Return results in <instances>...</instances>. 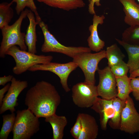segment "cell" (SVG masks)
<instances>
[{
	"label": "cell",
	"mask_w": 139,
	"mask_h": 139,
	"mask_svg": "<svg viewBox=\"0 0 139 139\" xmlns=\"http://www.w3.org/2000/svg\"><path fill=\"white\" fill-rule=\"evenodd\" d=\"M138 1V2L139 3V0H137Z\"/></svg>",
	"instance_id": "cell-34"
},
{
	"label": "cell",
	"mask_w": 139,
	"mask_h": 139,
	"mask_svg": "<svg viewBox=\"0 0 139 139\" xmlns=\"http://www.w3.org/2000/svg\"><path fill=\"white\" fill-rule=\"evenodd\" d=\"M125 14L124 22L129 26L139 25V4L135 0H118Z\"/></svg>",
	"instance_id": "cell-15"
},
{
	"label": "cell",
	"mask_w": 139,
	"mask_h": 139,
	"mask_svg": "<svg viewBox=\"0 0 139 139\" xmlns=\"http://www.w3.org/2000/svg\"><path fill=\"white\" fill-rule=\"evenodd\" d=\"M126 100H121L117 97L112 99L114 114L109 121V124L113 129H119L121 113L125 105Z\"/></svg>",
	"instance_id": "cell-20"
},
{
	"label": "cell",
	"mask_w": 139,
	"mask_h": 139,
	"mask_svg": "<svg viewBox=\"0 0 139 139\" xmlns=\"http://www.w3.org/2000/svg\"><path fill=\"white\" fill-rule=\"evenodd\" d=\"M6 55L11 56L14 59L16 65L13 68V71L16 75L25 72L35 65L50 62L53 59L51 55H38L22 50L16 45L10 48L6 52Z\"/></svg>",
	"instance_id": "cell-4"
},
{
	"label": "cell",
	"mask_w": 139,
	"mask_h": 139,
	"mask_svg": "<svg viewBox=\"0 0 139 139\" xmlns=\"http://www.w3.org/2000/svg\"><path fill=\"white\" fill-rule=\"evenodd\" d=\"M3 2L0 4V29L9 25L14 16V11L11 6L13 4Z\"/></svg>",
	"instance_id": "cell-23"
},
{
	"label": "cell",
	"mask_w": 139,
	"mask_h": 139,
	"mask_svg": "<svg viewBox=\"0 0 139 139\" xmlns=\"http://www.w3.org/2000/svg\"><path fill=\"white\" fill-rule=\"evenodd\" d=\"M130 87L135 100L139 101V77L131 79Z\"/></svg>",
	"instance_id": "cell-29"
},
{
	"label": "cell",
	"mask_w": 139,
	"mask_h": 139,
	"mask_svg": "<svg viewBox=\"0 0 139 139\" xmlns=\"http://www.w3.org/2000/svg\"><path fill=\"white\" fill-rule=\"evenodd\" d=\"M13 77L11 75L0 77V85L4 86L7 82L11 81Z\"/></svg>",
	"instance_id": "cell-32"
},
{
	"label": "cell",
	"mask_w": 139,
	"mask_h": 139,
	"mask_svg": "<svg viewBox=\"0 0 139 139\" xmlns=\"http://www.w3.org/2000/svg\"><path fill=\"white\" fill-rule=\"evenodd\" d=\"M78 67L73 61L65 63L51 62L44 64H37L29 68L31 72L38 71H49L55 74L60 79L62 86L66 92L71 90L68 87L67 80L70 74Z\"/></svg>",
	"instance_id": "cell-8"
},
{
	"label": "cell",
	"mask_w": 139,
	"mask_h": 139,
	"mask_svg": "<svg viewBox=\"0 0 139 139\" xmlns=\"http://www.w3.org/2000/svg\"><path fill=\"white\" fill-rule=\"evenodd\" d=\"M61 101L55 86L47 82H37L26 94L25 104L36 116L46 117L55 114Z\"/></svg>",
	"instance_id": "cell-1"
},
{
	"label": "cell",
	"mask_w": 139,
	"mask_h": 139,
	"mask_svg": "<svg viewBox=\"0 0 139 139\" xmlns=\"http://www.w3.org/2000/svg\"><path fill=\"white\" fill-rule=\"evenodd\" d=\"M74 103L81 108L91 107L98 96L97 86L85 82L78 83L72 89Z\"/></svg>",
	"instance_id": "cell-7"
},
{
	"label": "cell",
	"mask_w": 139,
	"mask_h": 139,
	"mask_svg": "<svg viewBox=\"0 0 139 139\" xmlns=\"http://www.w3.org/2000/svg\"><path fill=\"white\" fill-rule=\"evenodd\" d=\"M51 7L68 11L84 7L83 0H37Z\"/></svg>",
	"instance_id": "cell-19"
},
{
	"label": "cell",
	"mask_w": 139,
	"mask_h": 139,
	"mask_svg": "<svg viewBox=\"0 0 139 139\" xmlns=\"http://www.w3.org/2000/svg\"><path fill=\"white\" fill-rule=\"evenodd\" d=\"M36 19L38 24L41 29L44 38V41L41 48L42 52L61 53L72 58L80 53L91 52V50L89 47L66 46L61 44L50 32L47 25L42 20L40 16Z\"/></svg>",
	"instance_id": "cell-3"
},
{
	"label": "cell",
	"mask_w": 139,
	"mask_h": 139,
	"mask_svg": "<svg viewBox=\"0 0 139 139\" xmlns=\"http://www.w3.org/2000/svg\"><path fill=\"white\" fill-rule=\"evenodd\" d=\"M10 84L8 83L0 90V106L2 105L3 99L4 97V94L8 91L10 86Z\"/></svg>",
	"instance_id": "cell-31"
},
{
	"label": "cell",
	"mask_w": 139,
	"mask_h": 139,
	"mask_svg": "<svg viewBox=\"0 0 139 139\" xmlns=\"http://www.w3.org/2000/svg\"><path fill=\"white\" fill-rule=\"evenodd\" d=\"M106 51L108 66L110 67L123 60L125 57L116 44L107 47Z\"/></svg>",
	"instance_id": "cell-22"
},
{
	"label": "cell",
	"mask_w": 139,
	"mask_h": 139,
	"mask_svg": "<svg viewBox=\"0 0 139 139\" xmlns=\"http://www.w3.org/2000/svg\"><path fill=\"white\" fill-rule=\"evenodd\" d=\"M82 129L79 139H95L98 136L99 128L95 118L87 114L79 113Z\"/></svg>",
	"instance_id": "cell-14"
},
{
	"label": "cell",
	"mask_w": 139,
	"mask_h": 139,
	"mask_svg": "<svg viewBox=\"0 0 139 139\" xmlns=\"http://www.w3.org/2000/svg\"><path fill=\"white\" fill-rule=\"evenodd\" d=\"M11 2L16 3L15 9L18 15L20 14L25 7H27L33 12L35 17L39 16L33 0H12Z\"/></svg>",
	"instance_id": "cell-26"
},
{
	"label": "cell",
	"mask_w": 139,
	"mask_h": 139,
	"mask_svg": "<svg viewBox=\"0 0 139 139\" xmlns=\"http://www.w3.org/2000/svg\"><path fill=\"white\" fill-rule=\"evenodd\" d=\"M119 129L131 134L139 132V114L132 99L129 96L121 113Z\"/></svg>",
	"instance_id": "cell-10"
},
{
	"label": "cell",
	"mask_w": 139,
	"mask_h": 139,
	"mask_svg": "<svg viewBox=\"0 0 139 139\" xmlns=\"http://www.w3.org/2000/svg\"><path fill=\"white\" fill-rule=\"evenodd\" d=\"M3 124L0 132V139H7L12 131L15 120L14 112L2 116Z\"/></svg>",
	"instance_id": "cell-25"
},
{
	"label": "cell",
	"mask_w": 139,
	"mask_h": 139,
	"mask_svg": "<svg viewBox=\"0 0 139 139\" xmlns=\"http://www.w3.org/2000/svg\"><path fill=\"white\" fill-rule=\"evenodd\" d=\"M115 39L128 54V59L127 64L130 73L139 67V46L128 44L118 38Z\"/></svg>",
	"instance_id": "cell-17"
},
{
	"label": "cell",
	"mask_w": 139,
	"mask_h": 139,
	"mask_svg": "<svg viewBox=\"0 0 139 139\" xmlns=\"http://www.w3.org/2000/svg\"><path fill=\"white\" fill-rule=\"evenodd\" d=\"M122 40L130 44L139 46V25L126 29L122 34Z\"/></svg>",
	"instance_id": "cell-24"
},
{
	"label": "cell",
	"mask_w": 139,
	"mask_h": 139,
	"mask_svg": "<svg viewBox=\"0 0 139 139\" xmlns=\"http://www.w3.org/2000/svg\"><path fill=\"white\" fill-rule=\"evenodd\" d=\"M29 10L27 8L24 10L12 24L6 25L1 29L2 39L0 47L1 58L5 57L7 51L14 45L18 46L22 50H27L25 41V34L21 32V29L22 21L27 17Z\"/></svg>",
	"instance_id": "cell-2"
},
{
	"label": "cell",
	"mask_w": 139,
	"mask_h": 139,
	"mask_svg": "<svg viewBox=\"0 0 139 139\" xmlns=\"http://www.w3.org/2000/svg\"><path fill=\"white\" fill-rule=\"evenodd\" d=\"M81 118L78 114L76 122L71 128L70 132L72 136L75 139H79L82 129Z\"/></svg>",
	"instance_id": "cell-28"
},
{
	"label": "cell",
	"mask_w": 139,
	"mask_h": 139,
	"mask_svg": "<svg viewBox=\"0 0 139 139\" xmlns=\"http://www.w3.org/2000/svg\"><path fill=\"white\" fill-rule=\"evenodd\" d=\"M34 14L30 10L27 15L29 24L26 30L25 41L28 48V51L35 54L37 52L36 44L37 41L36 28L38 23Z\"/></svg>",
	"instance_id": "cell-16"
},
{
	"label": "cell",
	"mask_w": 139,
	"mask_h": 139,
	"mask_svg": "<svg viewBox=\"0 0 139 139\" xmlns=\"http://www.w3.org/2000/svg\"><path fill=\"white\" fill-rule=\"evenodd\" d=\"M91 108L99 114L101 128L105 130L108 120L114 114L112 99L108 100L98 97Z\"/></svg>",
	"instance_id": "cell-12"
},
{
	"label": "cell",
	"mask_w": 139,
	"mask_h": 139,
	"mask_svg": "<svg viewBox=\"0 0 139 139\" xmlns=\"http://www.w3.org/2000/svg\"><path fill=\"white\" fill-rule=\"evenodd\" d=\"M106 51L102 50L95 53L84 52L80 53L72 58L82 71L84 75V82L95 84V73L99 68L98 64L103 59L106 58Z\"/></svg>",
	"instance_id": "cell-6"
},
{
	"label": "cell",
	"mask_w": 139,
	"mask_h": 139,
	"mask_svg": "<svg viewBox=\"0 0 139 139\" xmlns=\"http://www.w3.org/2000/svg\"><path fill=\"white\" fill-rule=\"evenodd\" d=\"M115 77L118 91L117 97L125 100L132 92L130 87L131 79L127 76Z\"/></svg>",
	"instance_id": "cell-21"
},
{
	"label": "cell",
	"mask_w": 139,
	"mask_h": 139,
	"mask_svg": "<svg viewBox=\"0 0 139 139\" xmlns=\"http://www.w3.org/2000/svg\"><path fill=\"white\" fill-rule=\"evenodd\" d=\"M99 77L97 86L98 96L103 99L111 100L117 97V89L116 77L107 66L102 69L97 70Z\"/></svg>",
	"instance_id": "cell-9"
},
{
	"label": "cell",
	"mask_w": 139,
	"mask_h": 139,
	"mask_svg": "<svg viewBox=\"0 0 139 139\" xmlns=\"http://www.w3.org/2000/svg\"><path fill=\"white\" fill-rule=\"evenodd\" d=\"M100 0H89L88 11L90 14L94 15L95 14L94 10V4L97 6L101 5L100 3Z\"/></svg>",
	"instance_id": "cell-30"
},
{
	"label": "cell",
	"mask_w": 139,
	"mask_h": 139,
	"mask_svg": "<svg viewBox=\"0 0 139 139\" xmlns=\"http://www.w3.org/2000/svg\"><path fill=\"white\" fill-rule=\"evenodd\" d=\"M105 17L104 15H93L92 24L89 27L90 35L87 39L89 48L91 51L97 52L102 50L105 45V42L99 37L98 31L99 24H102Z\"/></svg>",
	"instance_id": "cell-13"
},
{
	"label": "cell",
	"mask_w": 139,
	"mask_h": 139,
	"mask_svg": "<svg viewBox=\"0 0 139 139\" xmlns=\"http://www.w3.org/2000/svg\"><path fill=\"white\" fill-rule=\"evenodd\" d=\"M110 70L115 76H127L129 68L127 63L122 60L110 67Z\"/></svg>",
	"instance_id": "cell-27"
},
{
	"label": "cell",
	"mask_w": 139,
	"mask_h": 139,
	"mask_svg": "<svg viewBox=\"0 0 139 139\" xmlns=\"http://www.w3.org/2000/svg\"><path fill=\"white\" fill-rule=\"evenodd\" d=\"M39 118L28 108L18 110L12 131L13 139H30L39 130Z\"/></svg>",
	"instance_id": "cell-5"
},
{
	"label": "cell",
	"mask_w": 139,
	"mask_h": 139,
	"mask_svg": "<svg viewBox=\"0 0 139 139\" xmlns=\"http://www.w3.org/2000/svg\"><path fill=\"white\" fill-rule=\"evenodd\" d=\"M11 84L0 106V114H2L7 110L11 113L15 111V107L18 105V98L22 91L28 86V83L25 81L17 80L13 77Z\"/></svg>",
	"instance_id": "cell-11"
},
{
	"label": "cell",
	"mask_w": 139,
	"mask_h": 139,
	"mask_svg": "<svg viewBox=\"0 0 139 139\" xmlns=\"http://www.w3.org/2000/svg\"><path fill=\"white\" fill-rule=\"evenodd\" d=\"M130 74L129 77L131 79L139 77V67Z\"/></svg>",
	"instance_id": "cell-33"
},
{
	"label": "cell",
	"mask_w": 139,
	"mask_h": 139,
	"mask_svg": "<svg viewBox=\"0 0 139 139\" xmlns=\"http://www.w3.org/2000/svg\"><path fill=\"white\" fill-rule=\"evenodd\" d=\"M45 121L49 123L53 129V139H62L64 128L67 123L65 116H59L54 114L46 117Z\"/></svg>",
	"instance_id": "cell-18"
}]
</instances>
